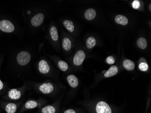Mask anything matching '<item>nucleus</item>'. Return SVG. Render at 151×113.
I'll return each instance as SVG.
<instances>
[{"label":"nucleus","instance_id":"obj_9","mask_svg":"<svg viewBox=\"0 0 151 113\" xmlns=\"http://www.w3.org/2000/svg\"><path fill=\"white\" fill-rule=\"evenodd\" d=\"M118 71L119 68L117 66H111L104 74V76L106 78L111 77L117 74L118 73Z\"/></svg>","mask_w":151,"mask_h":113},{"label":"nucleus","instance_id":"obj_5","mask_svg":"<svg viewBox=\"0 0 151 113\" xmlns=\"http://www.w3.org/2000/svg\"><path fill=\"white\" fill-rule=\"evenodd\" d=\"M45 16L43 13H40L37 14L32 18L31 24L34 27H39L43 24L44 22Z\"/></svg>","mask_w":151,"mask_h":113},{"label":"nucleus","instance_id":"obj_14","mask_svg":"<svg viewBox=\"0 0 151 113\" xmlns=\"http://www.w3.org/2000/svg\"><path fill=\"white\" fill-rule=\"evenodd\" d=\"M63 48L66 51L70 50L72 48V42L68 38H65L63 40Z\"/></svg>","mask_w":151,"mask_h":113},{"label":"nucleus","instance_id":"obj_2","mask_svg":"<svg viewBox=\"0 0 151 113\" xmlns=\"http://www.w3.org/2000/svg\"><path fill=\"white\" fill-rule=\"evenodd\" d=\"M0 30L6 33H12L15 30V26L9 20L3 19L0 21Z\"/></svg>","mask_w":151,"mask_h":113},{"label":"nucleus","instance_id":"obj_11","mask_svg":"<svg viewBox=\"0 0 151 113\" xmlns=\"http://www.w3.org/2000/svg\"><path fill=\"white\" fill-rule=\"evenodd\" d=\"M96 11L92 8H89L85 13V17L87 20H91L94 19L96 17Z\"/></svg>","mask_w":151,"mask_h":113},{"label":"nucleus","instance_id":"obj_20","mask_svg":"<svg viewBox=\"0 0 151 113\" xmlns=\"http://www.w3.org/2000/svg\"><path fill=\"white\" fill-rule=\"evenodd\" d=\"M41 111L42 113H55L56 109L52 105H48L43 108Z\"/></svg>","mask_w":151,"mask_h":113},{"label":"nucleus","instance_id":"obj_10","mask_svg":"<svg viewBox=\"0 0 151 113\" xmlns=\"http://www.w3.org/2000/svg\"><path fill=\"white\" fill-rule=\"evenodd\" d=\"M9 97L12 100H18L21 97V92L16 89L10 90L8 93Z\"/></svg>","mask_w":151,"mask_h":113},{"label":"nucleus","instance_id":"obj_21","mask_svg":"<svg viewBox=\"0 0 151 113\" xmlns=\"http://www.w3.org/2000/svg\"><path fill=\"white\" fill-rule=\"evenodd\" d=\"M38 106L37 102L34 101H29L25 103V107L27 109H31L36 108Z\"/></svg>","mask_w":151,"mask_h":113},{"label":"nucleus","instance_id":"obj_17","mask_svg":"<svg viewBox=\"0 0 151 113\" xmlns=\"http://www.w3.org/2000/svg\"><path fill=\"white\" fill-rule=\"evenodd\" d=\"M63 25L66 29L70 32H73L74 30V25L73 22L69 20H65L63 22Z\"/></svg>","mask_w":151,"mask_h":113},{"label":"nucleus","instance_id":"obj_8","mask_svg":"<svg viewBox=\"0 0 151 113\" xmlns=\"http://www.w3.org/2000/svg\"><path fill=\"white\" fill-rule=\"evenodd\" d=\"M67 81L69 86L73 88H76L78 86V80L73 75H69L67 77Z\"/></svg>","mask_w":151,"mask_h":113},{"label":"nucleus","instance_id":"obj_19","mask_svg":"<svg viewBox=\"0 0 151 113\" xmlns=\"http://www.w3.org/2000/svg\"><path fill=\"white\" fill-rule=\"evenodd\" d=\"M96 39L93 37H89L86 42V46L88 48H93L96 46Z\"/></svg>","mask_w":151,"mask_h":113},{"label":"nucleus","instance_id":"obj_15","mask_svg":"<svg viewBox=\"0 0 151 113\" xmlns=\"http://www.w3.org/2000/svg\"><path fill=\"white\" fill-rule=\"evenodd\" d=\"M50 32L52 39L54 41H57L58 39V35L57 28L55 26H52L50 29Z\"/></svg>","mask_w":151,"mask_h":113},{"label":"nucleus","instance_id":"obj_26","mask_svg":"<svg viewBox=\"0 0 151 113\" xmlns=\"http://www.w3.org/2000/svg\"><path fill=\"white\" fill-rule=\"evenodd\" d=\"M64 113H76V111L73 109H69L68 110H66Z\"/></svg>","mask_w":151,"mask_h":113},{"label":"nucleus","instance_id":"obj_18","mask_svg":"<svg viewBox=\"0 0 151 113\" xmlns=\"http://www.w3.org/2000/svg\"><path fill=\"white\" fill-rule=\"evenodd\" d=\"M17 109V105L15 104L9 103L6 107V111L7 113H15Z\"/></svg>","mask_w":151,"mask_h":113},{"label":"nucleus","instance_id":"obj_6","mask_svg":"<svg viewBox=\"0 0 151 113\" xmlns=\"http://www.w3.org/2000/svg\"><path fill=\"white\" fill-rule=\"evenodd\" d=\"M50 65L46 60H41L39 63V70L40 73L42 74H47L50 72Z\"/></svg>","mask_w":151,"mask_h":113},{"label":"nucleus","instance_id":"obj_3","mask_svg":"<svg viewBox=\"0 0 151 113\" xmlns=\"http://www.w3.org/2000/svg\"><path fill=\"white\" fill-rule=\"evenodd\" d=\"M96 113H112V109L109 104L105 101L99 102L96 107Z\"/></svg>","mask_w":151,"mask_h":113},{"label":"nucleus","instance_id":"obj_24","mask_svg":"<svg viewBox=\"0 0 151 113\" xmlns=\"http://www.w3.org/2000/svg\"><path fill=\"white\" fill-rule=\"evenodd\" d=\"M106 62L108 64L111 65L115 63V60L112 56H109L106 58Z\"/></svg>","mask_w":151,"mask_h":113},{"label":"nucleus","instance_id":"obj_23","mask_svg":"<svg viewBox=\"0 0 151 113\" xmlns=\"http://www.w3.org/2000/svg\"><path fill=\"white\" fill-rule=\"evenodd\" d=\"M139 67V69L141 71H143V72L147 71L148 69V64L145 62H141V63H140Z\"/></svg>","mask_w":151,"mask_h":113},{"label":"nucleus","instance_id":"obj_12","mask_svg":"<svg viewBox=\"0 0 151 113\" xmlns=\"http://www.w3.org/2000/svg\"><path fill=\"white\" fill-rule=\"evenodd\" d=\"M115 22L116 23L121 24L123 25H126L128 24V19L125 16L123 15H118L116 16L115 17Z\"/></svg>","mask_w":151,"mask_h":113},{"label":"nucleus","instance_id":"obj_7","mask_svg":"<svg viewBox=\"0 0 151 113\" xmlns=\"http://www.w3.org/2000/svg\"><path fill=\"white\" fill-rule=\"evenodd\" d=\"M39 90L43 94H49L53 91V85L50 83H43L40 86Z\"/></svg>","mask_w":151,"mask_h":113},{"label":"nucleus","instance_id":"obj_1","mask_svg":"<svg viewBox=\"0 0 151 113\" xmlns=\"http://www.w3.org/2000/svg\"><path fill=\"white\" fill-rule=\"evenodd\" d=\"M31 60V55L27 51H22L17 55V60L18 63L22 66H25L28 64Z\"/></svg>","mask_w":151,"mask_h":113},{"label":"nucleus","instance_id":"obj_27","mask_svg":"<svg viewBox=\"0 0 151 113\" xmlns=\"http://www.w3.org/2000/svg\"><path fill=\"white\" fill-rule=\"evenodd\" d=\"M3 82H2L1 79H0V91H1V90H2V88L3 87Z\"/></svg>","mask_w":151,"mask_h":113},{"label":"nucleus","instance_id":"obj_4","mask_svg":"<svg viewBox=\"0 0 151 113\" xmlns=\"http://www.w3.org/2000/svg\"><path fill=\"white\" fill-rule=\"evenodd\" d=\"M86 58L84 52L82 50H79L76 53L73 59V62L75 66H79L83 63Z\"/></svg>","mask_w":151,"mask_h":113},{"label":"nucleus","instance_id":"obj_16","mask_svg":"<svg viewBox=\"0 0 151 113\" xmlns=\"http://www.w3.org/2000/svg\"><path fill=\"white\" fill-rule=\"evenodd\" d=\"M137 44L138 46L142 49H145L147 46V41L145 38L141 37L138 39Z\"/></svg>","mask_w":151,"mask_h":113},{"label":"nucleus","instance_id":"obj_28","mask_svg":"<svg viewBox=\"0 0 151 113\" xmlns=\"http://www.w3.org/2000/svg\"><path fill=\"white\" fill-rule=\"evenodd\" d=\"M149 9L150 11H151V4H150L149 6Z\"/></svg>","mask_w":151,"mask_h":113},{"label":"nucleus","instance_id":"obj_13","mask_svg":"<svg viewBox=\"0 0 151 113\" xmlns=\"http://www.w3.org/2000/svg\"><path fill=\"white\" fill-rule=\"evenodd\" d=\"M123 66L127 70L132 71L135 68L134 63L129 59H125L123 62Z\"/></svg>","mask_w":151,"mask_h":113},{"label":"nucleus","instance_id":"obj_22","mask_svg":"<svg viewBox=\"0 0 151 113\" xmlns=\"http://www.w3.org/2000/svg\"><path fill=\"white\" fill-rule=\"evenodd\" d=\"M58 66L60 69L63 72H65L68 68V63L65 61H62V60L58 62Z\"/></svg>","mask_w":151,"mask_h":113},{"label":"nucleus","instance_id":"obj_25","mask_svg":"<svg viewBox=\"0 0 151 113\" xmlns=\"http://www.w3.org/2000/svg\"><path fill=\"white\" fill-rule=\"evenodd\" d=\"M133 7L134 9H137L140 6V3L139 1L138 0H135L133 2Z\"/></svg>","mask_w":151,"mask_h":113}]
</instances>
